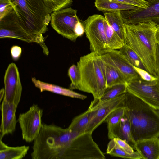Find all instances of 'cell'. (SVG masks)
Returning <instances> with one entry per match:
<instances>
[{"mask_svg": "<svg viewBox=\"0 0 159 159\" xmlns=\"http://www.w3.org/2000/svg\"><path fill=\"white\" fill-rule=\"evenodd\" d=\"M157 25L152 21L135 24H125V43L138 55L146 70L159 78L156 61Z\"/></svg>", "mask_w": 159, "mask_h": 159, "instance_id": "1", "label": "cell"}, {"mask_svg": "<svg viewBox=\"0 0 159 159\" xmlns=\"http://www.w3.org/2000/svg\"><path fill=\"white\" fill-rule=\"evenodd\" d=\"M26 32L45 51L43 34L48 30L52 12L43 0H9Z\"/></svg>", "mask_w": 159, "mask_h": 159, "instance_id": "2", "label": "cell"}, {"mask_svg": "<svg viewBox=\"0 0 159 159\" xmlns=\"http://www.w3.org/2000/svg\"><path fill=\"white\" fill-rule=\"evenodd\" d=\"M79 134L68 128L43 123L38 136L34 141L32 158L63 159L72 140Z\"/></svg>", "mask_w": 159, "mask_h": 159, "instance_id": "3", "label": "cell"}, {"mask_svg": "<svg viewBox=\"0 0 159 159\" xmlns=\"http://www.w3.org/2000/svg\"><path fill=\"white\" fill-rule=\"evenodd\" d=\"M97 54L91 52L81 57L77 65L80 75L77 89L91 94L96 101L100 98L106 88Z\"/></svg>", "mask_w": 159, "mask_h": 159, "instance_id": "4", "label": "cell"}, {"mask_svg": "<svg viewBox=\"0 0 159 159\" xmlns=\"http://www.w3.org/2000/svg\"><path fill=\"white\" fill-rule=\"evenodd\" d=\"M92 133L85 132L76 136L66 150L63 159H105V156L93 140Z\"/></svg>", "mask_w": 159, "mask_h": 159, "instance_id": "5", "label": "cell"}, {"mask_svg": "<svg viewBox=\"0 0 159 159\" xmlns=\"http://www.w3.org/2000/svg\"><path fill=\"white\" fill-rule=\"evenodd\" d=\"M105 20L102 16L94 14L89 16L83 23L91 52L98 55L107 53L111 50L107 45L106 36Z\"/></svg>", "mask_w": 159, "mask_h": 159, "instance_id": "6", "label": "cell"}, {"mask_svg": "<svg viewBox=\"0 0 159 159\" xmlns=\"http://www.w3.org/2000/svg\"><path fill=\"white\" fill-rule=\"evenodd\" d=\"M77 11L71 7L64 8L51 14V24L59 34L75 42L79 37L76 29L80 22L77 15Z\"/></svg>", "mask_w": 159, "mask_h": 159, "instance_id": "7", "label": "cell"}, {"mask_svg": "<svg viewBox=\"0 0 159 159\" xmlns=\"http://www.w3.org/2000/svg\"><path fill=\"white\" fill-rule=\"evenodd\" d=\"M127 91L155 110H159V79L150 81L141 79L127 83Z\"/></svg>", "mask_w": 159, "mask_h": 159, "instance_id": "8", "label": "cell"}, {"mask_svg": "<svg viewBox=\"0 0 159 159\" xmlns=\"http://www.w3.org/2000/svg\"><path fill=\"white\" fill-rule=\"evenodd\" d=\"M43 110L37 104H34L26 112L20 114L18 119L23 139L27 142L34 140L42 128Z\"/></svg>", "mask_w": 159, "mask_h": 159, "instance_id": "9", "label": "cell"}, {"mask_svg": "<svg viewBox=\"0 0 159 159\" xmlns=\"http://www.w3.org/2000/svg\"><path fill=\"white\" fill-rule=\"evenodd\" d=\"M125 93L109 100L99 101L93 100L90 105L92 112L86 132L92 133L105 120L108 115L117 108L123 105Z\"/></svg>", "mask_w": 159, "mask_h": 159, "instance_id": "10", "label": "cell"}, {"mask_svg": "<svg viewBox=\"0 0 159 159\" xmlns=\"http://www.w3.org/2000/svg\"><path fill=\"white\" fill-rule=\"evenodd\" d=\"M148 2L145 8L135 9L120 11L125 24H135L152 21L159 24V0H146Z\"/></svg>", "mask_w": 159, "mask_h": 159, "instance_id": "11", "label": "cell"}, {"mask_svg": "<svg viewBox=\"0 0 159 159\" xmlns=\"http://www.w3.org/2000/svg\"><path fill=\"white\" fill-rule=\"evenodd\" d=\"M16 39L28 43L35 40L26 32L14 10L0 20V38Z\"/></svg>", "mask_w": 159, "mask_h": 159, "instance_id": "12", "label": "cell"}, {"mask_svg": "<svg viewBox=\"0 0 159 159\" xmlns=\"http://www.w3.org/2000/svg\"><path fill=\"white\" fill-rule=\"evenodd\" d=\"M4 96L3 99L8 102L19 104L22 87L18 68L15 64H10L6 70L4 78Z\"/></svg>", "mask_w": 159, "mask_h": 159, "instance_id": "13", "label": "cell"}, {"mask_svg": "<svg viewBox=\"0 0 159 159\" xmlns=\"http://www.w3.org/2000/svg\"><path fill=\"white\" fill-rule=\"evenodd\" d=\"M139 139L159 137V113L141 100Z\"/></svg>", "mask_w": 159, "mask_h": 159, "instance_id": "14", "label": "cell"}, {"mask_svg": "<svg viewBox=\"0 0 159 159\" xmlns=\"http://www.w3.org/2000/svg\"><path fill=\"white\" fill-rule=\"evenodd\" d=\"M123 102L125 115L130 124L133 137L136 141L139 139L141 100L127 91Z\"/></svg>", "mask_w": 159, "mask_h": 159, "instance_id": "15", "label": "cell"}, {"mask_svg": "<svg viewBox=\"0 0 159 159\" xmlns=\"http://www.w3.org/2000/svg\"><path fill=\"white\" fill-rule=\"evenodd\" d=\"M97 58L104 75L106 88L117 84H127L122 74L112 63L108 53L97 54Z\"/></svg>", "mask_w": 159, "mask_h": 159, "instance_id": "16", "label": "cell"}, {"mask_svg": "<svg viewBox=\"0 0 159 159\" xmlns=\"http://www.w3.org/2000/svg\"><path fill=\"white\" fill-rule=\"evenodd\" d=\"M17 106L3 99L0 106L2 115L0 139L5 135L12 134L15 130L17 122L16 113Z\"/></svg>", "mask_w": 159, "mask_h": 159, "instance_id": "17", "label": "cell"}, {"mask_svg": "<svg viewBox=\"0 0 159 159\" xmlns=\"http://www.w3.org/2000/svg\"><path fill=\"white\" fill-rule=\"evenodd\" d=\"M107 53L112 63L122 74L126 83L140 79L134 66L118 50H112Z\"/></svg>", "mask_w": 159, "mask_h": 159, "instance_id": "18", "label": "cell"}, {"mask_svg": "<svg viewBox=\"0 0 159 159\" xmlns=\"http://www.w3.org/2000/svg\"><path fill=\"white\" fill-rule=\"evenodd\" d=\"M135 150L139 153L143 159H159V137L136 140Z\"/></svg>", "mask_w": 159, "mask_h": 159, "instance_id": "19", "label": "cell"}, {"mask_svg": "<svg viewBox=\"0 0 159 159\" xmlns=\"http://www.w3.org/2000/svg\"><path fill=\"white\" fill-rule=\"evenodd\" d=\"M32 81L35 86L39 88L41 92L48 91L57 94L72 98L84 100L87 96L73 91L72 90L58 85L49 84L38 80L35 77L32 78Z\"/></svg>", "mask_w": 159, "mask_h": 159, "instance_id": "20", "label": "cell"}, {"mask_svg": "<svg viewBox=\"0 0 159 159\" xmlns=\"http://www.w3.org/2000/svg\"><path fill=\"white\" fill-rule=\"evenodd\" d=\"M125 107L123 105L111 112L107 117L105 121L107 125L108 136L111 139L117 137L120 126L121 119L125 116Z\"/></svg>", "mask_w": 159, "mask_h": 159, "instance_id": "21", "label": "cell"}, {"mask_svg": "<svg viewBox=\"0 0 159 159\" xmlns=\"http://www.w3.org/2000/svg\"><path fill=\"white\" fill-rule=\"evenodd\" d=\"M2 139H0V159H21L27 154L29 146H9Z\"/></svg>", "mask_w": 159, "mask_h": 159, "instance_id": "22", "label": "cell"}, {"mask_svg": "<svg viewBox=\"0 0 159 159\" xmlns=\"http://www.w3.org/2000/svg\"><path fill=\"white\" fill-rule=\"evenodd\" d=\"M92 112V108L90 105L87 110L73 119L68 128L79 134L85 132L90 120Z\"/></svg>", "mask_w": 159, "mask_h": 159, "instance_id": "23", "label": "cell"}, {"mask_svg": "<svg viewBox=\"0 0 159 159\" xmlns=\"http://www.w3.org/2000/svg\"><path fill=\"white\" fill-rule=\"evenodd\" d=\"M95 5L99 10L107 12L120 11L138 8L114 0H95Z\"/></svg>", "mask_w": 159, "mask_h": 159, "instance_id": "24", "label": "cell"}, {"mask_svg": "<svg viewBox=\"0 0 159 159\" xmlns=\"http://www.w3.org/2000/svg\"><path fill=\"white\" fill-rule=\"evenodd\" d=\"M105 18L117 34L125 42L124 23L120 11L104 13Z\"/></svg>", "mask_w": 159, "mask_h": 159, "instance_id": "25", "label": "cell"}, {"mask_svg": "<svg viewBox=\"0 0 159 159\" xmlns=\"http://www.w3.org/2000/svg\"><path fill=\"white\" fill-rule=\"evenodd\" d=\"M106 153L112 156L124 158L143 159L142 156L136 151L132 154H129L123 150L116 144L113 139H111L108 144Z\"/></svg>", "mask_w": 159, "mask_h": 159, "instance_id": "26", "label": "cell"}, {"mask_svg": "<svg viewBox=\"0 0 159 159\" xmlns=\"http://www.w3.org/2000/svg\"><path fill=\"white\" fill-rule=\"evenodd\" d=\"M117 137L125 140L135 150L136 141L133 135L129 120L125 114L121 119Z\"/></svg>", "mask_w": 159, "mask_h": 159, "instance_id": "27", "label": "cell"}, {"mask_svg": "<svg viewBox=\"0 0 159 159\" xmlns=\"http://www.w3.org/2000/svg\"><path fill=\"white\" fill-rule=\"evenodd\" d=\"M105 28L107 45L111 50H119L125 44V42L117 34L107 20Z\"/></svg>", "mask_w": 159, "mask_h": 159, "instance_id": "28", "label": "cell"}, {"mask_svg": "<svg viewBox=\"0 0 159 159\" xmlns=\"http://www.w3.org/2000/svg\"><path fill=\"white\" fill-rule=\"evenodd\" d=\"M118 50L133 66L146 70L138 55L133 49L125 44Z\"/></svg>", "mask_w": 159, "mask_h": 159, "instance_id": "29", "label": "cell"}, {"mask_svg": "<svg viewBox=\"0 0 159 159\" xmlns=\"http://www.w3.org/2000/svg\"><path fill=\"white\" fill-rule=\"evenodd\" d=\"M127 91V84H117L107 87L105 89L102 96L98 101H102L111 99L125 93Z\"/></svg>", "mask_w": 159, "mask_h": 159, "instance_id": "30", "label": "cell"}, {"mask_svg": "<svg viewBox=\"0 0 159 159\" xmlns=\"http://www.w3.org/2000/svg\"><path fill=\"white\" fill-rule=\"evenodd\" d=\"M68 75L71 81L70 89H77L80 80V73L77 65H73L69 68Z\"/></svg>", "mask_w": 159, "mask_h": 159, "instance_id": "31", "label": "cell"}, {"mask_svg": "<svg viewBox=\"0 0 159 159\" xmlns=\"http://www.w3.org/2000/svg\"><path fill=\"white\" fill-rule=\"evenodd\" d=\"M52 12L66 8L70 4L72 0H43Z\"/></svg>", "mask_w": 159, "mask_h": 159, "instance_id": "32", "label": "cell"}, {"mask_svg": "<svg viewBox=\"0 0 159 159\" xmlns=\"http://www.w3.org/2000/svg\"><path fill=\"white\" fill-rule=\"evenodd\" d=\"M14 10L9 0H0V20Z\"/></svg>", "mask_w": 159, "mask_h": 159, "instance_id": "33", "label": "cell"}, {"mask_svg": "<svg viewBox=\"0 0 159 159\" xmlns=\"http://www.w3.org/2000/svg\"><path fill=\"white\" fill-rule=\"evenodd\" d=\"M124 4L134 6L138 7L145 8L148 5L146 0H114Z\"/></svg>", "mask_w": 159, "mask_h": 159, "instance_id": "34", "label": "cell"}, {"mask_svg": "<svg viewBox=\"0 0 159 159\" xmlns=\"http://www.w3.org/2000/svg\"><path fill=\"white\" fill-rule=\"evenodd\" d=\"M116 144L126 152L132 154L134 152V149L125 140L118 137L113 138Z\"/></svg>", "mask_w": 159, "mask_h": 159, "instance_id": "35", "label": "cell"}, {"mask_svg": "<svg viewBox=\"0 0 159 159\" xmlns=\"http://www.w3.org/2000/svg\"><path fill=\"white\" fill-rule=\"evenodd\" d=\"M134 69L139 75L140 78L143 80L150 81L156 80L158 78L153 76L146 70L134 66Z\"/></svg>", "mask_w": 159, "mask_h": 159, "instance_id": "36", "label": "cell"}, {"mask_svg": "<svg viewBox=\"0 0 159 159\" xmlns=\"http://www.w3.org/2000/svg\"><path fill=\"white\" fill-rule=\"evenodd\" d=\"M11 52L12 59L16 61L20 58L21 54L22 49L21 47L18 46H13L11 48Z\"/></svg>", "mask_w": 159, "mask_h": 159, "instance_id": "37", "label": "cell"}, {"mask_svg": "<svg viewBox=\"0 0 159 159\" xmlns=\"http://www.w3.org/2000/svg\"><path fill=\"white\" fill-rule=\"evenodd\" d=\"M156 56V63L159 73V44H157V45Z\"/></svg>", "mask_w": 159, "mask_h": 159, "instance_id": "38", "label": "cell"}, {"mask_svg": "<svg viewBox=\"0 0 159 159\" xmlns=\"http://www.w3.org/2000/svg\"><path fill=\"white\" fill-rule=\"evenodd\" d=\"M155 36L157 43L159 44V24L157 25Z\"/></svg>", "mask_w": 159, "mask_h": 159, "instance_id": "39", "label": "cell"}, {"mask_svg": "<svg viewBox=\"0 0 159 159\" xmlns=\"http://www.w3.org/2000/svg\"><path fill=\"white\" fill-rule=\"evenodd\" d=\"M4 89L2 88L0 91V102H1L4 96Z\"/></svg>", "mask_w": 159, "mask_h": 159, "instance_id": "40", "label": "cell"}, {"mask_svg": "<svg viewBox=\"0 0 159 159\" xmlns=\"http://www.w3.org/2000/svg\"><path fill=\"white\" fill-rule=\"evenodd\" d=\"M157 110V111L158 112H159V110Z\"/></svg>", "mask_w": 159, "mask_h": 159, "instance_id": "41", "label": "cell"}, {"mask_svg": "<svg viewBox=\"0 0 159 159\" xmlns=\"http://www.w3.org/2000/svg\"><path fill=\"white\" fill-rule=\"evenodd\" d=\"M158 79H159V78Z\"/></svg>", "mask_w": 159, "mask_h": 159, "instance_id": "42", "label": "cell"}]
</instances>
